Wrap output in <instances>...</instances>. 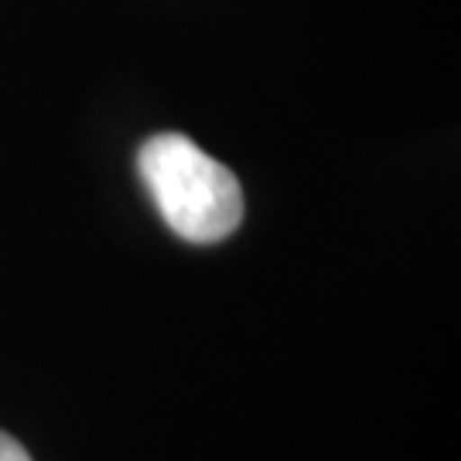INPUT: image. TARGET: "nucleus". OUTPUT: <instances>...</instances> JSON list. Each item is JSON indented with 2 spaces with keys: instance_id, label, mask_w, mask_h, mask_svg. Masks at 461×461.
I'll return each instance as SVG.
<instances>
[{
  "instance_id": "nucleus-1",
  "label": "nucleus",
  "mask_w": 461,
  "mask_h": 461,
  "mask_svg": "<svg viewBox=\"0 0 461 461\" xmlns=\"http://www.w3.org/2000/svg\"><path fill=\"white\" fill-rule=\"evenodd\" d=\"M137 165L161 219L188 243H219L243 222L236 175L182 133L150 137Z\"/></svg>"
},
{
  "instance_id": "nucleus-2",
  "label": "nucleus",
  "mask_w": 461,
  "mask_h": 461,
  "mask_svg": "<svg viewBox=\"0 0 461 461\" xmlns=\"http://www.w3.org/2000/svg\"><path fill=\"white\" fill-rule=\"evenodd\" d=\"M0 461H32V455L24 451L21 441H14L11 434H4V430H0Z\"/></svg>"
}]
</instances>
